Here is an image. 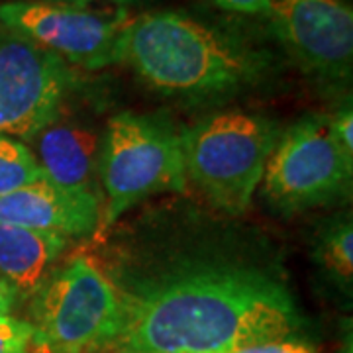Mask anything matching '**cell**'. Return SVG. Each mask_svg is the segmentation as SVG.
I'll return each mask as SVG.
<instances>
[{"mask_svg": "<svg viewBox=\"0 0 353 353\" xmlns=\"http://www.w3.org/2000/svg\"><path fill=\"white\" fill-rule=\"evenodd\" d=\"M353 157L336 141L330 120L306 118L277 139L263 173L265 196L283 212H303L345 199Z\"/></svg>", "mask_w": 353, "mask_h": 353, "instance_id": "obj_6", "label": "cell"}, {"mask_svg": "<svg viewBox=\"0 0 353 353\" xmlns=\"http://www.w3.org/2000/svg\"><path fill=\"white\" fill-rule=\"evenodd\" d=\"M101 216L102 204L97 192L65 190L48 179L0 196V224L65 238L97 232Z\"/></svg>", "mask_w": 353, "mask_h": 353, "instance_id": "obj_10", "label": "cell"}, {"mask_svg": "<svg viewBox=\"0 0 353 353\" xmlns=\"http://www.w3.org/2000/svg\"><path fill=\"white\" fill-rule=\"evenodd\" d=\"M108 353H126V352H108Z\"/></svg>", "mask_w": 353, "mask_h": 353, "instance_id": "obj_22", "label": "cell"}, {"mask_svg": "<svg viewBox=\"0 0 353 353\" xmlns=\"http://www.w3.org/2000/svg\"><path fill=\"white\" fill-rule=\"evenodd\" d=\"M101 181L106 202L97 230L106 234L138 202L187 189L179 134L153 116H114L102 141Z\"/></svg>", "mask_w": 353, "mask_h": 353, "instance_id": "obj_5", "label": "cell"}, {"mask_svg": "<svg viewBox=\"0 0 353 353\" xmlns=\"http://www.w3.org/2000/svg\"><path fill=\"white\" fill-rule=\"evenodd\" d=\"M112 283L122 324L110 352L208 353L294 340L303 330L289 289L238 259L181 257Z\"/></svg>", "mask_w": 353, "mask_h": 353, "instance_id": "obj_1", "label": "cell"}, {"mask_svg": "<svg viewBox=\"0 0 353 353\" xmlns=\"http://www.w3.org/2000/svg\"><path fill=\"white\" fill-rule=\"evenodd\" d=\"M41 2H65V4H88V2H92V0H41ZM110 2H120V4H124V2H136V0H110Z\"/></svg>", "mask_w": 353, "mask_h": 353, "instance_id": "obj_21", "label": "cell"}, {"mask_svg": "<svg viewBox=\"0 0 353 353\" xmlns=\"http://www.w3.org/2000/svg\"><path fill=\"white\" fill-rule=\"evenodd\" d=\"M318 257L324 263L326 269H330L336 277L341 281H352L353 273V232L352 222H343L322 240Z\"/></svg>", "mask_w": 353, "mask_h": 353, "instance_id": "obj_14", "label": "cell"}, {"mask_svg": "<svg viewBox=\"0 0 353 353\" xmlns=\"http://www.w3.org/2000/svg\"><path fill=\"white\" fill-rule=\"evenodd\" d=\"M36 340V330L28 320L0 316V353H20Z\"/></svg>", "mask_w": 353, "mask_h": 353, "instance_id": "obj_15", "label": "cell"}, {"mask_svg": "<svg viewBox=\"0 0 353 353\" xmlns=\"http://www.w3.org/2000/svg\"><path fill=\"white\" fill-rule=\"evenodd\" d=\"M43 176L32 150L20 139L0 134V196L38 183Z\"/></svg>", "mask_w": 353, "mask_h": 353, "instance_id": "obj_13", "label": "cell"}, {"mask_svg": "<svg viewBox=\"0 0 353 353\" xmlns=\"http://www.w3.org/2000/svg\"><path fill=\"white\" fill-rule=\"evenodd\" d=\"M185 173L216 208L243 214L263 181L277 134L263 118L216 114L181 136Z\"/></svg>", "mask_w": 353, "mask_h": 353, "instance_id": "obj_3", "label": "cell"}, {"mask_svg": "<svg viewBox=\"0 0 353 353\" xmlns=\"http://www.w3.org/2000/svg\"><path fill=\"white\" fill-rule=\"evenodd\" d=\"M130 20V14L122 8L94 10L87 4L41 0L0 2L2 24L55 53L73 69L85 71H101L120 63Z\"/></svg>", "mask_w": 353, "mask_h": 353, "instance_id": "obj_8", "label": "cell"}, {"mask_svg": "<svg viewBox=\"0 0 353 353\" xmlns=\"http://www.w3.org/2000/svg\"><path fill=\"white\" fill-rule=\"evenodd\" d=\"M20 353H51V352L46 347V345H43V343H41V341L34 340L30 345H28V347H26V350H22Z\"/></svg>", "mask_w": 353, "mask_h": 353, "instance_id": "obj_20", "label": "cell"}, {"mask_svg": "<svg viewBox=\"0 0 353 353\" xmlns=\"http://www.w3.org/2000/svg\"><path fill=\"white\" fill-rule=\"evenodd\" d=\"M16 304H18V299L14 290L0 279V316H12Z\"/></svg>", "mask_w": 353, "mask_h": 353, "instance_id": "obj_19", "label": "cell"}, {"mask_svg": "<svg viewBox=\"0 0 353 353\" xmlns=\"http://www.w3.org/2000/svg\"><path fill=\"white\" fill-rule=\"evenodd\" d=\"M67 243L69 238L59 234L0 224V279L18 303L30 301L41 289Z\"/></svg>", "mask_w": 353, "mask_h": 353, "instance_id": "obj_11", "label": "cell"}, {"mask_svg": "<svg viewBox=\"0 0 353 353\" xmlns=\"http://www.w3.org/2000/svg\"><path fill=\"white\" fill-rule=\"evenodd\" d=\"M79 85L77 71L55 53L0 22V134L32 141L57 122Z\"/></svg>", "mask_w": 353, "mask_h": 353, "instance_id": "obj_7", "label": "cell"}, {"mask_svg": "<svg viewBox=\"0 0 353 353\" xmlns=\"http://www.w3.org/2000/svg\"><path fill=\"white\" fill-rule=\"evenodd\" d=\"M28 322L51 353H108L122 324L120 294L106 271L75 255L30 299Z\"/></svg>", "mask_w": 353, "mask_h": 353, "instance_id": "obj_4", "label": "cell"}, {"mask_svg": "<svg viewBox=\"0 0 353 353\" xmlns=\"http://www.w3.org/2000/svg\"><path fill=\"white\" fill-rule=\"evenodd\" d=\"M120 63L165 97L204 102L259 85L271 59L230 30L187 12L155 10L130 20Z\"/></svg>", "mask_w": 353, "mask_h": 353, "instance_id": "obj_2", "label": "cell"}, {"mask_svg": "<svg viewBox=\"0 0 353 353\" xmlns=\"http://www.w3.org/2000/svg\"><path fill=\"white\" fill-rule=\"evenodd\" d=\"M330 130L336 141L347 155L353 157V114L352 110H341L336 118L330 120Z\"/></svg>", "mask_w": 353, "mask_h": 353, "instance_id": "obj_17", "label": "cell"}, {"mask_svg": "<svg viewBox=\"0 0 353 353\" xmlns=\"http://www.w3.org/2000/svg\"><path fill=\"white\" fill-rule=\"evenodd\" d=\"M208 353H318V350L310 341L303 340V338H294V340L265 341V343H252V345H240V347H230V350Z\"/></svg>", "mask_w": 353, "mask_h": 353, "instance_id": "obj_16", "label": "cell"}, {"mask_svg": "<svg viewBox=\"0 0 353 353\" xmlns=\"http://www.w3.org/2000/svg\"><path fill=\"white\" fill-rule=\"evenodd\" d=\"M34 141V157L43 176L73 192H94L92 171L99 138L85 128L55 126L41 130Z\"/></svg>", "mask_w": 353, "mask_h": 353, "instance_id": "obj_12", "label": "cell"}, {"mask_svg": "<svg viewBox=\"0 0 353 353\" xmlns=\"http://www.w3.org/2000/svg\"><path fill=\"white\" fill-rule=\"evenodd\" d=\"M269 20L283 48L308 75L345 83L353 65V10L350 0H275Z\"/></svg>", "mask_w": 353, "mask_h": 353, "instance_id": "obj_9", "label": "cell"}, {"mask_svg": "<svg viewBox=\"0 0 353 353\" xmlns=\"http://www.w3.org/2000/svg\"><path fill=\"white\" fill-rule=\"evenodd\" d=\"M218 6L241 14H267L275 0H214Z\"/></svg>", "mask_w": 353, "mask_h": 353, "instance_id": "obj_18", "label": "cell"}]
</instances>
